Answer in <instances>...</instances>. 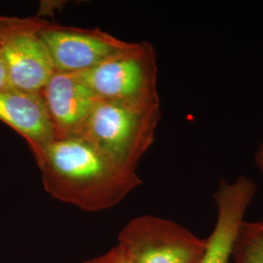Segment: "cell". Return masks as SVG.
Returning a JSON list of instances; mask_svg holds the SVG:
<instances>
[{
  "instance_id": "3957f363",
  "label": "cell",
  "mask_w": 263,
  "mask_h": 263,
  "mask_svg": "<svg viewBox=\"0 0 263 263\" xmlns=\"http://www.w3.org/2000/svg\"><path fill=\"white\" fill-rule=\"evenodd\" d=\"M77 73L102 102L161 106L157 55L147 41L133 42L99 66Z\"/></svg>"
},
{
  "instance_id": "9c48e42d",
  "label": "cell",
  "mask_w": 263,
  "mask_h": 263,
  "mask_svg": "<svg viewBox=\"0 0 263 263\" xmlns=\"http://www.w3.org/2000/svg\"><path fill=\"white\" fill-rule=\"evenodd\" d=\"M0 121L27 141L33 156L56 139L40 92L0 90Z\"/></svg>"
},
{
  "instance_id": "6da1fadb",
  "label": "cell",
  "mask_w": 263,
  "mask_h": 263,
  "mask_svg": "<svg viewBox=\"0 0 263 263\" xmlns=\"http://www.w3.org/2000/svg\"><path fill=\"white\" fill-rule=\"evenodd\" d=\"M33 157L48 194L84 212L114 208L142 183L82 137L55 139Z\"/></svg>"
},
{
  "instance_id": "8992f818",
  "label": "cell",
  "mask_w": 263,
  "mask_h": 263,
  "mask_svg": "<svg viewBox=\"0 0 263 263\" xmlns=\"http://www.w3.org/2000/svg\"><path fill=\"white\" fill-rule=\"evenodd\" d=\"M41 36L55 72L77 73L99 66L130 47L127 42L101 28H80L46 22Z\"/></svg>"
},
{
  "instance_id": "30bf717a",
  "label": "cell",
  "mask_w": 263,
  "mask_h": 263,
  "mask_svg": "<svg viewBox=\"0 0 263 263\" xmlns=\"http://www.w3.org/2000/svg\"><path fill=\"white\" fill-rule=\"evenodd\" d=\"M234 263H263V219L243 221L233 243Z\"/></svg>"
},
{
  "instance_id": "ba28073f",
  "label": "cell",
  "mask_w": 263,
  "mask_h": 263,
  "mask_svg": "<svg viewBox=\"0 0 263 263\" xmlns=\"http://www.w3.org/2000/svg\"><path fill=\"white\" fill-rule=\"evenodd\" d=\"M256 189V183L245 176L233 182L226 179L219 181L214 195L217 210L216 224L207 238V249L201 263H229L238 229Z\"/></svg>"
},
{
  "instance_id": "7c38bea8",
  "label": "cell",
  "mask_w": 263,
  "mask_h": 263,
  "mask_svg": "<svg viewBox=\"0 0 263 263\" xmlns=\"http://www.w3.org/2000/svg\"><path fill=\"white\" fill-rule=\"evenodd\" d=\"M12 88L10 85L9 79L7 76V72L5 69L4 64L1 60L0 57V90H4V89H10Z\"/></svg>"
},
{
  "instance_id": "8fae6325",
  "label": "cell",
  "mask_w": 263,
  "mask_h": 263,
  "mask_svg": "<svg viewBox=\"0 0 263 263\" xmlns=\"http://www.w3.org/2000/svg\"><path fill=\"white\" fill-rule=\"evenodd\" d=\"M80 263H129V260L122 250L116 246L105 254Z\"/></svg>"
},
{
  "instance_id": "4fadbf2b",
  "label": "cell",
  "mask_w": 263,
  "mask_h": 263,
  "mask_svg": "<svg viewBox=\"0 0 263 263\" xmlns=\"http://www.w3.org/2000/svg\"><path fill=\"white\" fill-rule=\"evenodd\" d=\"M254 163L258 170L263 173V141L258 145L254 153Z\"/></svg>"
},
{
  "instance_id": "52a82bcc",
  "label": "cell",
  "mask_w": 263,
  "mask_h": 263,
  "mask_svg": "<svg viewBox=\"0 0 263 263\" xmlns=\"http://www.w3.org/2000/svg\"><path fill=\"white\" fill-rule=\"evenodd\" d=\"M56 139L80 137L101 102L78 73L55 72L40 91Z\"/></svg>"
},
{
  "instance_id": "7a4b0ae2",
  "label": "cell",
  "mask_w": 263,
  "mask_h": 263,
  "mask_svg": "<svg viewBox=\"0 0 263 263\" xmlns=\"http://www.w3.org/2000/svg\"><path fill=\"white\" fill-rule=\"evenodd\" d=\"M161 106L100 102L80 137L126 169L136 171L155 141Z\"/></svg>"
},
{
  "instance_id": "277c9868",
  "label": "cell",
  "mask_w": 263,
  "mask_h": 263,
  "mask_svg": "<svg viewBox=\"0 0 263 263\" xmlns=\"http://www.w3.org/2000/svg\"><path fill=\"white\" fill-rule=\"evenodd\" d=\"M117 246L129 263H201L207 239L171 219L142 215L123 227Z\"/></svg>"
},
{
  "instance_id": "5b68a950",
  "label": "cell",
  "mask_w": 263,
  "mask_h": 263,
  "mask_svg": "<svg viewBox=\"0 0 263 263\" xmlns=\"http://www.w3.org/2000/svg\"><path fill=\"white\" fill-rule=\"evenodd\" d=\"M41 18L0 16V57L12 88L37 93L55 69L41 29Z\"/></svg>"
}]
</instances>
